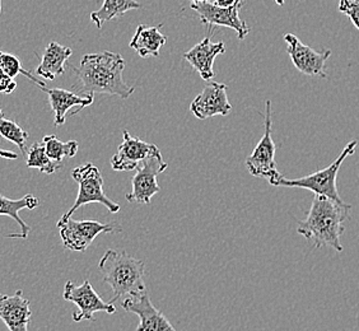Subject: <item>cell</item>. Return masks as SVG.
<instances>
[{"instance_id":"obj_1","label":"cell","mask_w":359,"mask_h":331,"mask_svg":"<svg viewBox=\"0 0 359 331\" xmlns=\"http://www.w3.org/2000/svg\"><path fill=\"white\" fill-rule=\"evenodd\" d=\"M76 76V88L83 95L104 93L126 100L135 88L125 83L123 72L125 60L123 56L112 51H100L86 54L79 67H70Z\"/></svg>"},{"instance_id":"obj_2","label":"cell","mask_w":359,"mask_h":331,"mask_svg":"<svg viewBox=\"0 0 359 331\" xmlns=\"http://www.w3.org/2000/svg\"><path fill=\"white\" fill-rule=\"evenodd\" d=\"M351 204L338 203L321 195H315L311 208L304 221H298L297 232L310 240L313 248H332L343 252L340 237L346 231Z\"/></svg>"},{"instance_id":"obj_3","label":"cell","mask_w":359,"mask_h":331,"mask_svg":"<svg viewBox=\"0 0 359 331\" xmlns=\"http://www.w3.org/2000/svg\"><path fill=\"white\" fill-rule=\"evenodd\" d=\"M104 282L112 290L111 304L123 296H134L147 290L144 283V262L126 251L107 250L98 262Z\"/></svg>"},{"instance_id":"obj_4","label":"cell","mask_w":359,"mask_h":331,"mask_svg":"<svg viewBox=\"0 0 359 331\" xmlns=\"http://www.w3.org/2000/svg\"><path fill=\"white\" fill-rule=\"evenodd\" d=\"M357 145H358L357 140L349 142L332 165L325 167L320 171L311 173V175H307L304 177H299V179L290 180L282 176L280 179L278 180L276 187L306 189L316 195H321V196L329 198V199L338 201V203H344L339 195L337 179H338L340 167L349 156H352L353 153L355 152Z\"/></svg>"},{"instance_id":"obj_5","label":"cell","mask_w":359,"mask_h":331,"mask_svg":"<svg viewBox=\"0 0 359 331\" xmlns=\"http://www.w3.org/2000/svg\"><path fill=\"white\" fill-rule=\"evenodd\" d=\"M72 177L79 185V193L73 207L70 208L60 219L70 218L79 208L90 203L102 204L104 207L107 208L110 213H118L120 210L118 203L111 201L110 198L104 194L102 173L93 163H86V165L76 167L72 171Z\"/></svg>"},{"instance_id":"obj_6","label":"cell","mask_w":359,"mask_h":331,"mask_svg":"<svg viewBox=\"0 0 359 331\" xmlns=\"http://www.w3.org/2000/svg\"><path fill=\"white\" fill-rule=\"evenodd\" d=\"M271 101L265 102V123H264L263 138L257 143L255 149L246 159V167L249 173L255 177H264L269 181L270 185L276 187L278 180L282 177L276 168L274 140L271 138Z\"/></svg>"},{"instance_id":"obj_7","label":"cell","mask_w":359,"mask_h":331,"mask_svg":"<svg viewBox=\"0 0 359 331\" xmlns=\"http://www.w3.org/2000/svg\"><path fill=\"white\" fill-rule=\"evenodd\" d=\"M57 228L60 231L64 248L76 252H84L95 241L97 236L123 231L116 222L104 224L97 221H76L72 217L67 219H59Z\"/></svg>"},{"instance_id":"obj_8","label":"cell","mask_w":359,"mask_h":331,"mask_svg":"<svg viewBox=\"0 0 359 331\" xmlns=\"http://www.w3.org/2000/svg\"><path fill=\"white\" fill-rule=\"evenodd\" d=\"M167 165L161 154V151L149 156L142 162L137 168V173L132 180V191L125 195V199L129 203L151 204L153 196L161 191L157 176L166 171Z\"/></svg>"},{"instance_id":"obj_9","label":"cell","mask_w":359,"mask_h":331,"mask_svg":"<svg viewBox=\"0 0 359 331\" xmlns=\"http://www.w3.org/2000/svg\"><path fill=\"white\" fill-rule=\"evenodd\" d=\"M246 0H237L231 7H219L213 3H193L191 9L195 11L201 23L207 26L209 31L215 27H228L235 29L238 40L242 41L249 35V26L240 18V11L243 7Z\"/></svg>"},{"instance_id":"obj_10","label":"cell","mask_w":359,"mask_h":331,"mask_svg":"<svg viewBox=\"0 0 359 331\" xmlns=\"http://www.w3.org/2000/svg\"><path fill=\"white\" fill-rule=\"evenodd\" d=\"M62 298L78 306L79 312L73 313V320L76 323H81L83 320L92 321L93 315L97 312H104L112 315L116 312L115 304L104 302L101 297L98 296L96 290L90 285V281H84L83 283L76 285L73 282H67Z\"/></svg>"},{"instance_id":"obj_11","label":"cell","mask_w":359,"mask_h":331,"mask_svg":"<svg viewBox=\"0 0 359 331\" xmlns=\"http://www.w3.org/2000/svg\"><path fill=\"white\" fill-rule=\"evenodd\" d=\"M284 41L287 43V53L290 56V60L302 74L326 78L325 67L327 59L332 55V50L326 48L320 53L315 51L302 43L297 36L292 34L284 36Z\"/></svg>"},{"instance_id":"obj_12","label":"cell","mask_w":359,"mask_h":331,"mask_svg":"<svg viewBox=\"0 0 359 331\" xmlns=\"http://www.w3.org/2000/svg\"><path fill=\"white\" fill-rule=\"evenodd\" d=\"M123 309L138 316L137 331H177L166 316L156 309L147 290L126 297L123 301Z\"/></svg>"},{"instance_id":"obj_13","label":"cell","mask_w":359,"mask_h":331,"mask_svg":"<svg viewBox=\"0 0 359 331\" xmlns=\"http://www.w3.org/2000/svg\"><path fill=\"white\" fill-rule=\"evenodd\" d=\"M228 87L223 83L208 82L204 90L194 98L190 111L199 120H207L213 116H227L232 110L227 96Z\"/></svg>"},{"instance_id":"obj_14","label":"cell","mask_w":359,"mask_h":331,"mask_svg":"<svg viewBox=\"0 0 359 331\" xmlns=\"http://www.w3.org/2000/svg\"><path fill=\"white\" fill-rule=\"evenodd\" d=\"M159 151L156 144L134 138L129 131L123 130V143L118 145V152L111 158V167L114 171H134L145 158Z\"/></svg>"},{"instance_id":"obj_15","label":"cell","mask_w":359,"mask_h":331,"mask_svg":"<svg viewBox=\"0 0 359 331\" xmlns=\"http://www.w3.org/2000/svg\"><path fill=\"white\" fill-rule=\"evenodd\" d=\"M32 312L22 290L14 295H0V320L9 331H27Z\"/></svg>"},{"instance_id":"obj_16","label":"cell","mask_w":359,"mask_h":331,"mask_svg":"<svg viewBox=\"0 0 359 331\" xmlns=\"http://www.w3.org/2000/svg\"><path fill=\"white\" fill-rule=\"evenodd\" d=\"M226 53L224 42H212L210 37H205L203 41L196 43L184 54L185 60L190 62L194 69L201 74L203 81L210 82L215 78L213 70L215 58Z\"/></svg>"},{"instance_id":"obj_17","label":"cell","mask_w":359,"mask_h":331,"mask_svg":"<svg viewBox=\"0 0 359 331\" xmlns=\"http://www.w3.org/2000/svg\"><path fill=\"white\" fill-rule=\"evenodd\" d=\"M46 92L51 110L54 112V124L55 126L65 123L67 115L73 107H76V114L83 110L84 107L90 106L95 101V95H78L72 90L62 88H48L46 86L41 87Z\"/></svg>"},{"instance_id":"obj_18","label":"cell","mask_w":359,"mask_h":331,"mask_svg":"<svg viewBox=\"0 0 359 331\" xmlns=\"http://www.w3.org/2000/svg\"><path fill=\"white\" fill-rule=\"evenodd\" d=\"M72 54L73 51L68 46H62L55 41L50 42L43 51L41 62L36 69V74L46 81H54L56 76L64 74L65 64Z\"/></svg>"},{"instance_id":"obj_19","label":"cell","mask_w":359,"mask_h":331,"mask_svg":"<svg viewBox=\"0 0 359 331\" xmlns=\"http://www.w3.org/2000/svg\"><path fill=\"white\" fill-rule=\"evenodd\" d=\"M161 27L162 25L157 27L139 25L129 46L135 50L137 54L143 59H147L149 56L158 58L159 50L167 42V36L161 32Z\"/></svg>"},{"instance_id":"obj_20","label":"cell","mask_w":359,"mask_h":331,"mask_svg":"<svg viewBox=\"0 0 359 331\" xmlns=\"http://www.w3.org/2000/svg\"><path fill=\"white\" fill-rule=\"evenodd\" d=\"M40 205V201L31 195L27 194L26 196H23L22 199H9L6 198L3 195H0V215H6L12 218L14 221L18 223V226L21 227V232L20 234H12V235H8L7 237L9 238H22V240H26L28 237V234L31 232V227L28 226L26 222L23 221L20 215V212L23 209H35V208Z\"/></svg>"},{"instance_id":"obj_21","label":"cell","mask_w":359,"mask_h":331,"mask_svg":"<svg viewBox=\"0 0 359 331\" xmlns=\"http://www.w3.org/2000/svg\"><path fill=\"white\" fill-rule=\"evenodd\" d=\"M142 7L137 0H104L102 7L90 13V21L98 29L104 27V23L121 17L123 14Z\"/></svg>"},{"instance_id":"obj_22","label":"cell","mask_w":359,"mask_h":331,"mask_svg":"<svg viewBox=\"0 0 359 331\" xmlns=\"http://www.w3.org/2000/svg\"><path fill=\"white\" fill-rule=\"evenodd\" d=\"M42 145L48 153V157L57 163H62V159L67 158V157L68 158L74 157L79 149V144L76 140L62 142L60 139H57L56 135L43 137Z\"/></svg>"},{"instance_id":"obj_23","label":"cell","mask_w":359,"mask_h":331,"mask_svg":"<svg viewBox=\"0 0 359 331\" xmlns=\"http://www.w3.org/2000/svg\"><path fill=\"white\" fill-rule=\"evenodd\" d=\"M28 168H37L41 173L53 175L62 168V163H57L50 158L42 143H34L27 152Z\"/></svg>"},{"instance_id":"obj_24","label":"cell","mask_w":359,"mask_h":331,"mask_svg":"<svg viewBox=\"0 0 359 331\" xmlns=\"http://www.w3.org/2000/svg\"><path fill=\"white\" fill-rule=\"evenodd\" d=\"M0 137L9 140L11 143L17 145L23 154H27L28 134L27 131L23 130L20 125L13 120L6 118L4 112L0 109Z\"/></svg>"},{"instance_id":"obj_25","label":"cell","mask_w":359,"mask_h":331,"mask_svg":"<svg viewBox=\"0 0 359 331\" xmlns=\"http://www.w3.org/2000/svg\"><path fill=\"white\" fill-rule=\"evenodd\" d=\"M0 68L11 78H15L23 70L18 58L7 53H0Z\"/></svg>"},{"instance_id":"obj_26","label":"cell","mask_w":359,"mask_h":331,"mask_svg":"<svg viewBox=\"0 0 359 331\" xmlns=\"http://www.w3.org/2000/svg\"><path fill=\"white\" fill-rule=\"evenodd\" d=\"M339 12L346 14L359 31V0H339Z\"/></svg>"},{"instance_id":"obj_27","label":"cell","mask_w":359,"mask_h":331,"mask_svg":"<svg viewBox=\"0 0 359 331\" xmlns=\"http://www.w3.org/2000/svg\"><path fill=\"white\" fill-rule=\"evenodd\" d=\"M15 87L17 84L14 82V78L7 76L0 68V93H12Z\"/></svg>"},{"instance_id":"obj_28","label":"cell","mask_w":359,"mask_h":331,"mask_svg":"<svg viewBox=\"0 0 359 331\" xmlns=\"http://www.w3.org/2000/svg\"><path fill=\"white\" fill-rule=\"evenodd\" d=\"M0 158L17 159L18 156H17V153L12 152V151H6V149L0 148Z\"/></svg>"},{"instance_id":"obj_29","label":"cell","mask_w":359,"mask_h":331,"mask_svg":"<svg viewBox=\"0 0 359 331\" xmlns=\"http://www.w3.org/2000/svg\"><path fill=\"white\" fill-rule=\"evenodd\" d=\"M237 0H215V4L219 7H231L233 6Z\"/></svg>"},{"instance_id":"obj_30","label":"cell","mask_w":359,"mask_h":331,"mask_svg":"<svg viewBox=\"0 0 359 331\" xmlns=\"http://www.w3.org/2000/svg\"><path fill=\"white\" fill-rule=\"evenodd\" d=\"M193 3H210L212 0H191Z\"/></svg>"},{"instance_id":"obj_31","label":"cell","mask_w":359,"mask_h":331,"mask_svg":"<svg viewBox=\"0 0 359 331\" xmlns=\"http://www.w3.org/2000/svg\"><path fill=\"white\" fill-rule=\"evenodd\" d=\"M276 3L278 6H284V3H285V1H284V0H276Z\"/></svg>"},{"instance_id":"obj_32","label":"cell","mask_w":359,"mask_h":331,"mask_svg":"<svg viewBox=\"0 0 359 331\" xmlns=\"http://www.w3.org/2000/svg\"><path fill=\"white\" fill-rule=\"evenodd\" d=\"M0 13H1V0H0Z\"/></svg>"}]
</instances>
